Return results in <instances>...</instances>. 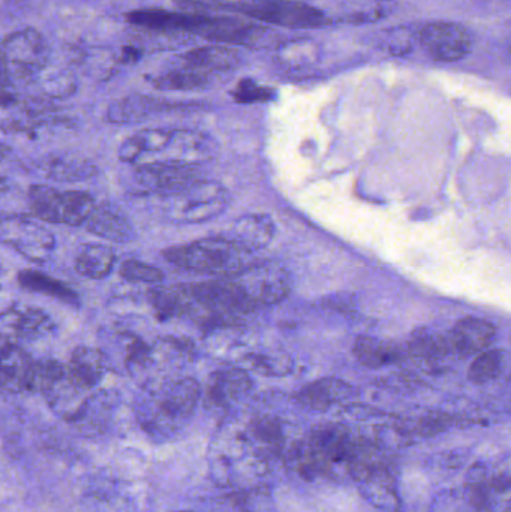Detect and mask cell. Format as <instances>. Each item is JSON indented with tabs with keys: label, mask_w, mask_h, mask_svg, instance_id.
Masks as SVG:
<instances>
[{
	"label": "cell",
	"mask_w": 511,
	"mask_h": 512,
	"mask_svg": "<svg viewBox=\"0 0 511 512\" xmlns=\"http://www.w3.org/2000/svg\"><path fill=\"white\" fill-rule=\"evenodd\" d=\"M200 396L201 388L195 379H177L159 388L138 406V421L149 435L155 438L167 436L191 418Z\"/></svg>",
	"instance_id": "cell-1"
},
{
	"label": "cell",
	"mask_w": 511,
	"mask_h": 512,
	"mask_svg": "<svg viewBox=\"0 0 511 512\" xmlns=\"http://www.w3.org/2000/svg\"><path fill=\"white\" fill-rule=\"evenodd\" d=\"M209 9L239 12L251 20L288 29H317L330 24L321 9L299 0H224Z\"/></svg>",
	"instance_id": "cell-2"
},
{
	"label": "cell",
	"mask_w": 511,
	"mask_h": 512,
	"mask_svg": "<svg viewBox=\"0 0 511 512\" xmlns=\"http://www.w3.org/2000/svg\"><path fill=\"white\" fill-rule=\"evenodd\" d=\"M240 255L243 252L225 237H209L164 251V258L171 264L198 273H234L242 264Z\"/></svg>",
	"instance_id": "cell-3"
},
{
	"label": "cell",
	"mask_w": 511,
	"mask_h": 512,
	"mask_svg": "<svg viewBox=\"0 0 511 512\" xmlns=\"http://www.w3.org/2000/svg\"><path fill=\"white\" fill-rule=\"evenodd\" d=\"M6 65L15 86H30L51 60V48L41 32L33 27L15 30L2 39Z\"/></svg>",
	"instance_id": "cell-4"
},
{
	"label": "cell",
	"mask_w": 511,
	"mask_h": 512,
	"mask_svg": "<svg viewBox=\"0 0 511 512\" xmlns=\"http://www.w3.org/2000/svg\"><path fill=\"white\" fill-rule=\"evenodd\" d=\"M416 48L435 62L452 63L465 59L473 48L467 27L455 21H431L414 27Z\"/></svg>",
	"instance_id": "cell-5"
},
{
	"label": "cell",
	"mask_w": 511,
	"mask_h": 512,
	"mask_svg": "<svg viewBox=\"0 0 511 512\" xmlns=\"http://www.w3.org/2000/svg\"><path fill=\"white\" fill-rule=\"evenodd\" d=\"M0 243L36 264L47 262L56 248L53 234L26 216L0 218Z\"/></svg>",
	"instance_id": "cell-6"
},
{
	"label": "cell",
	"mask_w": 511,
	"mask_h": 512,
	"mask_svg": "<svg viewBox=\"0 0 511 512\" xmlns=\"http://www.w3.org/2000/svg\"><path fill=\"white\" fill-rule=\"evenodd\" d=\"M170 197L173 218L189 224L215 218L228 203L227 191L222 186L200 179Z\"/></svg>",
	"instance_id": "cell-7"
},
{
	"label": "cell",
	"mask_w": 511,
	"mask_h": 512,
	"mask_svg": "<svg viewBox=\"0 0 511 512\" xmlns=\"http://www.w3.org/2000/svg\"><path fill=\"white\" fill-rule=\"evenodd\" d=\"M135 179L141 188L152 194L170 197L197 182V171L189 165L168 161L144 162L135 170Z\"/></svg>",
	"instance_id": "cell-8"
},
{
	"label": "cell",
	"mask_w": 511,
	"mask_h": 512,
	"mask_svg": "<svg viewBox=\"0 0 511 512\" xmlns=\"http://www.w3.org/2000/svg\"><path fill=\"white\" fill-rule=\"evenodd\" d=\"M255 307L258 304H273L287 297L290 292L285 271L273 267H254L239 271L233 277Z\"/></svg>",
	"instance_id": "cell-9"
},
{
	"label": "cell",
	"mask_w": 511,
	"mask_h": 512,
	"mask_svg": "<svg viewBox=\"0 0 511 512\" xmlns=\"http://www.w3.org/2000/svg\"><path fill=\"white\" fill-rule=\"evenodd\" d=\"M47 313L35 307L12 306L0 313V340L36 339L53 330Z\"/></svg>",
	"instance_id": "cell-10"
},
{
	"label": "cell",
	"mask_w": 511,
	"mask_h": 512,
	"mask_svg": "<svg viewBox=\"0 0 511 512\" xmlns=\"http://www.w3.org/2000/svg\"><path fill=\"white\" fill-rule=\"evenodd\" d=\"M497 336V328L480 318H464L449 333L452 354L461 358L486 351Z\"/></svg>",
	"instance_id": "cell-11"
},
{
	"label": "cell",
	"mask_w": 511,
	"mask_h": 512,
	"mask_svg": "<svg viewBox=\"0 0 511 512\" xmlns=\"http://www.w3.org/2000/svg\"><path fill=\"white\" fill-rule=\"evenodd\" d=\"M33 360L12 342H0V391L21 393L29 391Z\"/></svg>",
	"instance_id": "cell-12"
},
{
	"label": "cell",
	"mask_w": 511,
	"mask_h": 512,
	"mask_svg": "<svg viewBox=\"0 0 511 512\" xmlns=\"http://www.w3.org/2000/svg\"><path fill=\"white\" fill-rule=\"evenodd\" d=\"M84 227L93 236L113 243H131L135 230L129 219L111 204H96Z\"/></svg>",
	"instance_id": "cell-13"
},
{
	"label": "cell",
	"mask_w": 511,
	"mask_h": 512,
	"mask_svg": "<svg viewBox=\"0 0 511 512\" xmlns=\"http://www.w3.org/2000/svg\"><path fill=\"white\" fill-rule=\"evenodd\" d=\"M66 367H68L72 381L84 391H89L102 381L107 373L108 363L107 358L99 349L78 346L72 352L71 360Z\"/></svg>",
	"instance_id": "cell-14"
},
{
	"label": "cell",
	"mask_w": 511,
	"mask_h": 512,
	"mask_svg": "<svg viewBox=\"0 0 511 512\" xmlns=\"http://www.w3.org/2000/svg\"><path fill=\"white\" fill-rule=\"evenodd\" d=\"M272 237L273 222L266 216L252 215L240 218L225 239L230 240L243 254H249L264 248Z\"/></svg>",
	"instance_id": "cell-15"
},
{
	"label": "cell",
	"mask_w": 511,
	"mask_h": 512,
	"mask_svg": "<svg viewBox=\"0 0 511 512\" xmlns=\"http://www.w3.org/2000/svg\"><path fill=\"white\" fill-rule=\"evenodd\" d=\"M180 59L185 60L186 63L195 66V68L203 69V71L218 77V75L236 68L242 56L236 48L216 44L192 48V50L182 54Z\"/></svg>",
	"instance_id": "cell-16"
},
{
	"label": "cell",
	"mask_w": 511,
	"mask_h": 512,
	"mask_svg": "<svg viewBox=\"0 0 511 512\" xmlns=\"http://www.w3.org/2000/svg\"><path fill=\"white\" fill-rule=\"evenodd\" d=\"M216 80L215 75L189 65L185 60L161 74L149 78L150 84L158 90H200L209 87Z\"/></svg>",
	"instance_id": "cell-17"
},
{
	"label": "cell",
	"mask_w": 511,
	"mask_h": 512,
	"mask_svg": "<svg viewBox=\"0 0 511 512\" xmlns=\"http://www.w3.org/2000/svg\"><path fill=\"white\" fill-rule=\"evenodd\" d=\"M39 168L54 182H83L98 174V167L92 161L77 155L48 156Z\"/></svg>",
	"instance_id": "cell-18"
},
{
	"label": "cell",
	"mask_w": 511,
	"mask_h": 512,
	"mask_svg": "<svg viewBox=\"0 0 511 512\" xmlns=\"http://www.w3.org/2000/svg\"><path fill=\"white\" fill-rule=\"evenodd\" d=\"M167 105L161 99L149 98V96L131 95L117 99L107 108L105 119L114 125H129L146 120L152 114L164 110Z\"/></svg>",
	"instance_id": "cell-19"
},
{
	"label": "cell",
	"mask_w": 511,
	"mask_h": 512,
	"mask_svg": "<svg viewBox=\"0 0 511 512\" xmlns=\"http://www.w3.org/2000/svg\"><path fill=\"white\" fill-rule=\"evenodd\" d=\"M77 84V77L71 66L56 65L51 59L30 86L35 87L41 98L59 99L74 95Z\"/></svg>",
	"instance_id": "cell-20"
},
{
	"label": "cell",
	"mask_w": 511,
	"mask_h": 512,
	"mask_svg": "<svg viewBox=\"0 0 511 512\" xmlns=\"http://www.w3.org/2000/svg\"><path fill=\"white\" fill-rule=\"evenodd\" d=\"M173 129H143L123 141L119 149V159L128 164L140 161L150 153L164 152L170 141Z\"/></svg>",
	"instance_id": "cell-21"
},
{
	"label": "cell",
	"mask_w": 511,
	"mask_h": 512,
	"mask_svg": "<svg viewBox=\"0 0 511 512\" xmlns=\"http://www.w3.org/2000/svg\"><path fill=\"white\" fill-rule=\"evenodd\" d=\"M251 385V379L243 370L215 373L210 376L209 384H207V405H228L231 400H236L237 397L248 393Z\"/></svg>",
	"instance_id": "cell-22"
},
{
	"label": "cell",
	"mask_w": 511,
	"mask_h": 512,
	"mask_svg": "<svg viewBox=\"0 0 511 512\" xmlns=\"http://www.w3.org/2000/svg\"><path fill=\"white\" fill-rule=\"evenodd\" d=\"M350 393V385L339 381V379L326 378L306 385L297 394V400L306 408L315 409V411H326L335 403L347 399Z\"/></svg>",
	"instance_id": "cell-23"
},
{
	"label": "cell",
	"mask_w": 511,
	"mask_h": 512,
	"mask_svg": "<svg viewBox=\"0 0 511 512\" xmlns=\"http://www.w3.org/2000/svg\"><path fill=\"white\" fill-rule=\"evenodd\" d=\"M393 0H341L338 20L348 24H369L384 20L395 11Z\"/></svg>",
	"instance_id": "cell-24"
},
{
	"label": "cell",
	"mask_w": 511,
	"mask_h": 512,
	"mask_svg": "<svg viewBox=\"0 0 511 512\" xmlns=\"http://www.w3.org/2000/svg\"><path fill=\"white\" fill-rule=\"evenodd\" d=\"M18 283H20L21 288L27 289V291L56 298V300L63 301L69 306L80 304V298L71 286L66 285L62 280L54 279V277L42 273V271H20L18 273Z\"/></svg>",
	"instance_id": "cell-25"
},
{
	"label": "cell",
	"mask_w": 511,
	"mask_h": 512,
	"mask_svg": "<svg viewBox=\"0 0 511 512\" xmlns=\"http://www.w3.org/2000/svg\"><path fill=\"white\" fill-rule=\"evenodd\" d=\"M149 301L150 306L155 310L156 318L161 321L188 315L191 310V298L185 285L150 289Z\"/></svg>",
	"instance_id": "cell-26"
},
{
	"label": "cell",
	"mask_w": 511,
	"mask_h": 512,
	"mask_svg": "<svg viewBox=\"0 0 511 512\" xmlns=\"http://www.w3.org/2000/svg\"><path fill=\"white\" fill-rule=\"evenodd\" d=\"M354 355L363 366L380 369L402 360L404 354L398 345L374 337H359L354 343Z\"/></svg>",
	"instance_id": "cell-27"
},
{
	"label": "cell",
	"mask_w": 511,
	"mask_h": 512,
	"mask_svg": "<svg viewBox=\"0 0 511 512\" xmlns=\"http://www.w3.org/2000/svg\"><path fill=\"white\" fill-rule=\"evenodd\" d=\"M116 254L107 246L86 245L75 258V270L87 279H105L113 271Z\"/></svg>",
	"instance_id": "cell-28"
},
{
	"label": "cell",
	"mask_w": 511,
	"mask_h": 512,
	"mask_svg": "<svg viewBox=\"0 0 511 512\" xmlns=\"http://www.w3.org/2000/svg\"><path fill=\"white\" fill-rule=\"evenodd\" d=\"M95 206V200L87 192L60 191L59 224L81 227Z\"/></svg>",
	"instance_id": "cell-29"
},
{
	"label": "cell",
	"mask_w": 511,
	"mask_h": 512,
	"mask_svg": "<svg viewBox=\"0 0 511 512\" xmlns=\"http://www.w3.org/2000/svg\"><path fill=\"white\" fill-rule=\"evenodd\" d=\"M59 198V189L44 185L30 186L27 194V201L33 215L50 224H59Z\"/></svg>",
	"instance_id": "cell-30"
},
{
	"label": "cell",
	"mask_w": 511,
	"mask_h": 512,
	"mask_svg": "<svg viewBox=\"0 0 511 512\" xmlns=\"http://www.w3.org/2000/svg\"><path fill=\"white\" fill-rule=\"evenodd\" d=\"M410 351L423 358H443L452 354L449 334L435 333L422 328L414 331L410 340Z\"/></svg>",
	"instance_id": "cell-31"
},
{
	"label": "cell",
	"mask_w": 511,
	"mask_h": 512,
	"mask_svg": "<svg viewBox=\"0 0 511 512\" xmlns=\"http://www.w3.org/2000/svg\"><path fill=\"white\" fill-rule=\"evenodd\" d=\"M504 363L506 361H504L503 351H498V349L488 351L486 349V351L477 354L476 360L471 364L468 378L473 384H488V382L494 381L501 375Z\"/></svg>",
	"instance_id": "cell-32"
},
{
	"label": "cell",
	"mask_w": 511,
	"mask_h": 512,
	"mask_svg": "<svg viewBox=\"0 0 511 512\" xmlns=\"http://www.w3.org/2000/svg\"><path fill=\"white\" fill-rule=\"evenodd\" d=\"M380 45L393 56H410L416 51L414 27L402 26L384 30L381 32Z\"/></svg>",
	"instance_id": "cell-33"
},
{
	"label": "cell",
	"mask_w": 511,
	"mask_h": 512,
	"mask_svg": "<svg viewBox=\"0 0 511 512\" xmlns=\"http://www.w3.org/2000/svg\"><path fill=\"white\" fill-rule=\"evenodd\" d=\"M278 60L282 65L293 66V68H300V66L311 65L312 62L317 60V45L312 44L311 41H290L282 42L278 45Z\"/></svg>",
	"instance_id": "cell-34"
},
{
	"label": "cell",
	"mask_w": 511,
	"mask_h": 512,
	"mask_svg": "<svg viewBox=\"0 0 511 512\" xmlns=\"http://www.w3.org/2000/svg\"><path fill=\"white\" fill-rule=\"evenodd\" d=\"M120 276L128 282L134 283H158L164 279V273L159 268L138 259H126L119 270Z\"/></svg>",
	"instance_id": "cell-35"
},
{
	"label": "cell",
	"mask_w": 511,
	"mask_h": 512,
	"mask_svg": "<svg viewBox=\"0 0 511 512\" xmlns=\"http://www.w3.org/2000/svg\"><path fill=\"white\" fill-rule=\"evenodd\" d=\"M233 98L240 104H255V102L272 101L275 92L270 87L261 86L254 80H242L233 90Z\"/></svg>",
	"instance_id": "cell-36"
},
{
	"label": "cell",
	"mask_w": 511,
	"mask_h": 512,
	"mask_svg": "<svg viewBox=\"0 0 511 512\" xmlns=\"http://www.w3.org/2000/svg\"><path fill=\"white\" fill-rule=\"evenodd\" d=\"M18 95H20V93L17 92V86H15L14 81H12L11 74H9L2 39H0V107L14 101Z\"/></svg>",
	"instance_id": "cell-37"
},
{
	"label": "cell",
	"mask_w": 511,
	"mask_h": 512,
	"mask_svg": "<svg viewBox=\"0 0 511 512\" xmlns=\"http://www.w3.org/2000/svg\"><path fill=\"white\" fill-rule=\"evenodd\" d=\"M254 433L258 439L272 442L279 438V426L273 420H260L255 423Z\"/></svg>",
	"instance_id": "cell-38"
},
{
	"label": "cell",
	"mask_w": 511,
	"mask_h": 512,
	"mask_svg": "<svg viewBox=\"0 0 511 512\" xmlns=\"http://www.w3.org/2000/svg\"><path fill=\"white\" fill-rule=\"evenodd\" d=\"M185 12H194V14H204V11L215 5V3L224 2V0H174Z\"/></svg>",
	"instance_id": "cell-39"
},
{
	"label": "cell",
	"mask_w": 511,
	"mask_h": 512,
	"mask_svg": "<svg viewBox=\"0 0 511 512\" xmlns=\"http://www.w3.org/2000/svg\"><path fill=\"white\" fill-rule=\"evenodd\" d=\"M8 188V180H6L5 177H0V194H3V192L8 191Z\"/></svg>",
	"instance_id": "cell-40"
},
{
	"label": "cell",
	"mask_w": 511,
	"mask_h": 512,
	"mask_svg": "<svg viewBox=\"0 0 511 512\" xmlns=\"http://www.w3.org/2000/svg\"><path fill=\"white\" fill-rule=\"evenodd\" d=\"M8 153H9V147L2 146V144H0V161H2V159H5L6 155H8Z\"/></svg>",
	"instance_id": "cell-41"
},
{
	"label": "cell",
	"mask_w": 511,
	"mask_h": 512,
	"mask_svg": "<svg viewBox=\"0 0 511 512\" xmlns=\"http://www.w3.org/2000/svg\"><path fill=\"white\" fill-rule=\"evenodd\" d=\"M0 274H2V267H0Z\"/></svg>",
	"instance_id": "cell-42"
},
{
	"label": "cell",
	"mask_w": 511,
	"mask_h": 512,
	"mask_svg": "<svg viewBox=\"0 0 511 512\" xmlns=\"http://www.w3.org/2000/svg\"><path fill=\"white\" fill-rule=\"evenodd\" d=\"M180 512H192V511H180Z\"/></svg>",
	"instance_id": "cell-43"
}]
</instances>
